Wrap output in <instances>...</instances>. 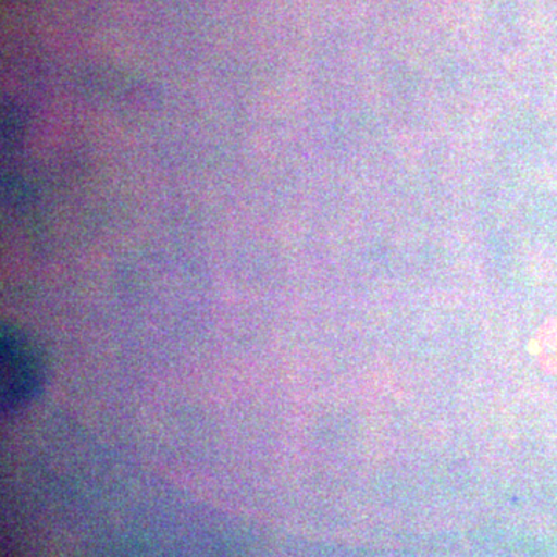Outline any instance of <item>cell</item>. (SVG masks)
<instances>
[{"mask_svg":"<svg viewBox=\"0 0 557 557\" xmlns=\"http://www.w3.org/2000/svg\"><path fill=\"white\" fill-rule=\"evenodd\" d=\"M2 406L16 410L39 394L44 383L42 362L30 341L20 332L2 333Z\"/></svg>","mask_w":557,"mask_h":557,"instance_id":"cell-1","label":"cell"},{"mask_svg":"<svg viewBox=\"0 0 557 557\" xmlns=\"http://www.w3.org/2000/svg\"><path fill=\"white\" fill-rule=\"evenodd\" d=\"M531 355L537 359L542 369L557 375V319L545 322L531 339Z\"/></svg>","mask_w":557,"mask_h":557,"instance_id":"cell-2","label":"cell"}]
</instances>
